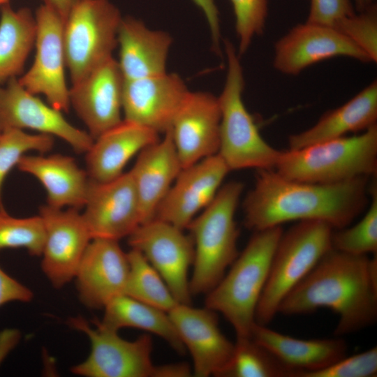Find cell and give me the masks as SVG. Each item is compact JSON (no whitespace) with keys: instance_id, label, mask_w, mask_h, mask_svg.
<instances>
[{"instance_id":"cell-1","label":"cell","mask_w":377,"mask_h":377,"mask_svg":"<svg viewBox=\"0 0 377 377\" xmlns=\"http://www.w3.org/2000/svg\"><path fill=\"white\" fill-rule=\"evenodd\" d=\"M369 177L317 184L288 179L274 169L256 170L243 202L244 224L254 232L289 221H320L348 226L369 204Z\"/></svg>"},{"instance_id":"cell-2","label":"cell","mask_w":377,"mask_h":377,"mask_svg":"<svg viewBox=\"0 0 377 377\" xmlns=\"http://www.w3.org/2000/svg\"><path fill=\"white\" fill-rule=\"evenodd\" d=\"M321 308L339 320L334 334H349L377 320V257L353 255L331 249L286 295L278 313L302 315Z\"/></svg>"},{"instance_id":"cell-3","label":"cell","mask_w":377,"mask_h":377,"mask_svg":"<svg viewBox=\"0 0 377 377\" xmlns=\"http://www.w3.org/2000/svg\"><path fill=\"white\" fill-rule=\"evenodd\" d=\"M283 232L281 226L254 232L228 273L207 293L205 306L222 313L237 338L250 337L272 256Z\"/></svg>"},{"instance_id":"cell-4","label":"cell","mask_w":377,"mask_h":377,"mask_svg":"<svg viewBox=\"0 0 377 377\" xmlns=\"http://www.w3.org/2000/svg\"><path fill=\"white\" fill-rule=\"evenodd\" d=\"M274 170L288 179L333 184L377 174V124L298 149L281 151Z\"/></svg>"},{"instance_id":"cell-5","label":"cell","mask_w":377,"mask_h":377,"mask_svg":"<svg viewBox=\"0 0 377 377\" xmlns=\"http://www.w3.org/2000/svg\"><path fill=\"white\" fill-rule=\"evenodd\" d=\"M243 190L244 184L237 181L221 186L187 227L194 244L193 270L189 279L191 295L208 293L239 253V230L235 215Z\"/></svg>"},{"instance_id":"cell-6","label":"cell","mask_w":377,"mask_h":377,"mask_svg":"<svg viewBox=\"0 0 377 377\" xmlns=\"http://www.w3.org/2000/svg\"><path fill=\"white\" fill-rule=\"evenodd\" d=\"M92 325L81 316L70 317L67 325L89 340L87 357L71 367L72 374L83 377H186L191 369L184 363L155 365L151 360L152 338L142 334L126 340L118 332L103 326L98 320Z\"/></svg>"},{"instance_id":"cell-7","label":"cell","mask_w":377,"mask_h":377,"mask_svg":"<svg viewBox=\"0 0 377 377\" xmlns=\"http://www.w3.org/2000/svg\"><path fill=\"white\" fill-rule=\"evenodd\" d=\"M223 44L228 69L218 97L221 109L218 154L230 171L274 169L281 150L272 147L260 135L243 102L244 79L240 56L230 40H225Z\"/></svg>"},{"instance_id":"cell-8","label":"cell","mask_w":377,"mask_h":377,"mask_svg":"<svg viewBox=\"0 0 377 377\" xmlns=\"http://www.w3.org/2000/svg\"><path fill=\"white\" fill-rule=\"evenodd\" d=\"M333 230L323 221H302L283 232L256 308L257 323L267 325L286 295L332 249Z\"/></svg>"},{"instance_id":"cell-9","label":"cell","mask_w":377,"mask_h":377,"mask_svg":"<svg viewBox=\"0 0 377 377\" xmlns=\"http://www.w3.org/2000/svg\"><path fill=\"white\" fill-rule=\"evenodd\" d=\"M121 19L110 0H80L72 8L63 29L66 65L72 84L112 57Z\"/></svg>"},{"instance_id":"cell-10","label":"cell","mask_w":377,"mask_h":377,"mask_svg":"<svg viewBox=\"0 0 377 377\" xmlns=\"http://www.w3.org/2000/svg\"><path fill=\"white\" fill-rule=\"evenodd\" d=\"M128 242L158 272L177 302L191 305L188 273L194 260L191 236L170 223L154 219L140 224L128 237Z\"/></svg>"},{"instance_id":"cell-11","label":"cell","mask_w":377,"mask_h":377,"mask_svg":"<svg viewBox=\"0 0 377 377\" xmlns=\"http://www.w3.org/2000/svg\"><path fill=\"white\" fill-rule=\"evenodd\" d=\"M35 17L34 60L30 68L17 78L18 82L29 92L45 96L54 109L68 112L71 105L65 75L64 22L56 12L43 4Z\"/></svg>"},{"instance_id":"cell-12","label":"cell","mask_w":377,"mask_h":377,"mask_svg":"<svg viewBox=\"0 0 377 377\" xmlns=\"http://www.w3.org/2000/svg\"><path fill=\"white\" fill-rule=\"evenodd\" d=\"M45 229L41 269L52 286L64 288L73 281L77 267L92 239L79 209L40 208Z\"/></svg>"},{"instance_id":"cell-13","label":"cell","mask_w":377,"mask_h":377,"mask_svg":"<svg viewBox=\"0 0 377 377\" xmlns=\"http://www.w3.org/2000/svg\"><path fill=\"white\" fill-rule=\"evenodd\" d=\"M82 213L92 239L119 241L142 223L139 200L128 172L105 182L89 180Z\"/></svg>"},{"instance_id":"cell-14","label":"cell","mask_w":377,"mask_h":377,"mask_svg":"<svg viewBox=\"0 0 377 377\" xmlns=\"http://www.w3.org/2000/svg\"><path fill=\"white\" fill-rule=\"evenodd\" d=\"M336 57L371 62L335 28L306 21L293 27L275 43L273 66L282 74L297 75L316 63Z\"/></svg>"},{"instance_id":"cell-15","label":"cell","mask_w":377,"mask_h":377,"mask_svg":"<svg viewBox=\"0 0 377 377\" xmlns=\"http://www.w3.org/2000/svg\"><path fill=\"white\" fill-rule=\"evenodd\" d=\"M9 128L31 129L59 138L77 153H86L94 140L88 132L69 123L61 111L25 89L17 77L0 87V133Z\"/></svg>"},{"instance_id":"cell-16","label":"cell","mask_w":377,"mask_h":377,"mask_svg":"<svg viewBox=\"0 0 377 377\" xmlns=\"http://www.w3.org/2000/svg\"><path fill=\"white\" fill-rule=\"evenodd\" d=\"M168 313L192 356L194 376L221 377L231 361L235 343L221 332L216 312L177 304Z\"/></svg>"},{"instance_id":"cell-17","label":"cell","mask_w":377,"mask_h":377,"mask_svg":"<svg viewBox=\"0 0 377 377\" xmlns=\"http://www.w3.org/2000/svg\"><path fill=\"white\" fill-rule=\"evenodd\" d=\"M229 172L219 154L182 168L154 219L182 230L187 228L195 215L214 199Z\"/></svg>"},{"instance_id":"cell-18","label":"cell","mask_w":377,"mask_h":377,"mask_svg":"<svg viewBox=\"0 0 377 377\" xmlns=\"http://www.w3.org/2000/svg\"><path fill=\"white\" fill-rule=\"evenodd\" d=\"M128 273V255L119 241L92 239L73 279L80 302L91 309H103L125 294Z\"/></svg>"},{"instance_id":"cell-19","label":"cell","mask_w":377,"mask_h":377,"mask_svg":"<svg viewBox=\"0 0 377 377\" xmlns=\"http://www.w3.org/2000/svg\"><path fill=\"white\" fill-rule=\"evenodd\" d=\"M189 90L177 73L124 80L122 96L124 119L158 133L170 129Z\"/></svg>"},{"instance_id":"cell-20","label":"cell","mask_w":377,"mask_h":377,"mask_svg":"<svg viewBox=\"0 0 377 377\" xmlns=\"http://www.w3.org/2000/svg\"><path fill=\"white\" fill-rule=\"evenodd\" d=\"M124 79L111 57L69 89L70 105L96 139L123 119Z\"/></svg>"},{"instance_id":"cell-21","label":"cell","mask_w":377,"mask_h":377,"mask_svg":"<svg viewBox=\"0 0 377 377\" xmlns=\"http://www.w3.org/2000/svg\"><path fill=\"white\" fill-rule=\"evenodd\" d=\"M220 122L218 97L189 91L170 129L182 168L218 154Z\"/></svg>"},{"instance_id":"cell-22","label":"cell","mask_w":377,"mask_h":377,"mask_svg":"<svg viewBox=\"0 0 377 377\" xmlns=\"http://www.w3.org/2000/svg\"><path fill=\"white\" fill-rule=\"evenodd\" d=\"M250 337L269 351L289 371L290 377H306L347 355L348 345L340 337L301 339L257 323Z\"/></svg>"},{"instance_id":"cell-23","label":"cell","mask_w":377,"mask_h":377,"mask_svg":"<svg viewBox=\"0 0 377 377\" xmlns=\"http://www.w3.org/2000/svg\"><path fill=\"white\" fill-rule=\"evenodd\" d=\"M182 169L170 129L163 138L138 154L129 172L139 200L142 223L154 219Z\"/></svg>"},{"instance_id":"cell-24","label":"cell","mask_w":377,"mask_h":377,"mask_svg":"<svg viewBox=\"0 0 377 377\" xmlns=\"http://www.w3.org/2000/svg\"><path fill=\"white\" fill-rule=\"evenodd\" d=\"M159 140L157 132L123 119L94 139L86 152L89 179L98 182L116 179L133 156Z\"/></svg>"},{"instance_id":"cell-25","label":"cell","mask_w":377,"mask_h":377,"mask_svg":"<svg viewBox=\"0 0 377 377\" xmlns=\"http://www.w3.org/2000/svg\"><path fill=\"white\" fill-rule=\"evenodd\" d=\"M171 36L163 31L151 30L132 17L122 18L117 45V61L124 80H131L166 73Z\"/></svg>"},{"instance_id":"cell-26","label":"cell","mask_w":377,"mask_h":377,"mask_svg":"<svg viewBox=\"0 0 377 377\" xmlns=\"http://www.w3.org/2000/svg\"><path fill=\"white\" fill-rule=\"evenodd\" d=\"M17 168L36 177L47 193V205L55 208L84 207L89 177L75 159L62 154L24 155Z\"/></svg>"},{"instance_id":"cell-27","label":"cell","mask_w":377,"mask_h":377,"mask_svg":"<svg viewBox=\"0 0 377 377\" xmlns=\"http://www.w3.org/2000/svg\"><path fill=\"white\" fill-rule=\"evenodd\" d=\"M377 82L374 80L341 106L325 112L311 127L291 135L288 149L364 131L377 124Z\"/></svg>"},{"instance_id":"cell-28","label":"cell","mask_w":377,"mask_h":377,"mask_svg":"<svg viewBox=\"0 0 377 377\" xmlns=\"http://www.w3.org/2000/svg\"><path fill=\"white\" fill-rule=\"evenodd\" d=\"M100 323L112 330L133 327L154 334L164 339L177 353L184 354L186 348L168 312L125 294L112 300L103 309Z\"/></svg>"},{"instance_id":"cell-29","label":"cell","mask_w":377,"mask_h":377,"mask_svg":"<svg viewBox=\"0 0 377 377\" xmlns=\"http://www.w3.org/2000/svg\"><path fill=\"white\" fill-rule=\"evenodd\" d=\"M36 35V17L29 8L15 10L9 3L1 6L0 86L22 73Z\"/></svg>"},{"instance_id":"cell-30","label":"cell","mask_w":377,"mask_h":377,"mask_svg":"<svg viewBox=\"0 0 377 377\" xmlns=\"http://www.w3.org/2000/svg\"><path fill=\"white\" fill-rule=\"evenodd\" d=\"M129 273L125 295L169 312L179 304L158 272L136 249L128 253Z\"/></svg>"},{"instance_id":"cell-31","label":"cell","mask_w":377,"mask_h":377,"mask_svg":"<svg viewBox=\"0 0 377 377\" xmlns=\"http://www.w3.org/2000/svg\"><path fill=\"white\" fill-rule=\"evenodd\" d=\"M221 377H290L289 371L251 337L237 338L231 361Z\"/></svg>"},{"instance_id":"cell-32","label":"cell","mask_w":377,"mask_h":377,"mask_svg":"<svg viewBox=\"0 0 377 377\" xmlns=\"http://www.w3.org/2000/svg\"><path fill=\"white\" fill-rule=\"evenodd\" d=\"M375 177L369 183L371 202L368 210L355 225L333 230L331 239L332 249L353 255L376 254L377 185Z\"/></svg>"},{"instance_id":"cell-33","label":"cell","mask_w":377,"mask_h":377,"mask_svg":"<svg viewBox=\"0 0 377 377\" xmlns=\"http://www.w3.org/2000/svg\"><path fill=\"white\" fill-rule=\"evenodd\" d=\"M45 240V229L40 215L19 218L0 208V251L25 249L33 256L40 257Z\"/></svg>"},{"instance_id":"cell-34","label":"cell","mask_w":377,"mask_h":377,"mask_svg":"<svg viewBox=\"0 0 377 377\" xmlns=\"http://www.w3.org/2000/svg\"><path fill=\"white\" fill-rule=\"evenodd\" d=\"M54 137L44 133L30 134L24 130L6 129L0 135V208H3L2 190L7 175L17 166L26 153L44 154L52 149Z\"/></svg>"},{"instance_id":"cell-35","label":"cell","mask_w":377,"mask_h":377,"mask_svg":"<svg viewBox=\"0 0 377 377\" xmlns=\"http://www.w3.org/2000/svg\"><path fill=\"white\" fill-rule=\"evenodd\" d=\"M363 51L371 62L377 61V7L374 4L339 22L334 27Z\"/></svg>"},{"instance_id":"cell-36","label":"cell","mask_w":377,"mask_h":377,"mask_svg":"<svg viewBox=\"0 0 377 377\" xmlns=\"http://www.w3.org/2000/svg\"><path fill=\"white\" fill-rule=\"evenodd\" d=\"M235 17L238 54H244L253 38L261 35L268 15V0H229Z\"/></svg>"},{"instance_id":"cell-37","label":"cell","mask_w":377,"mask_h":377,"mask_svg":"<svg viewBox=\"0 0 377 377\" xmlns=\"http://www.w3.org/2000/svg\"><path fill=\"white\" fill-rule=\"evenodd\" d=\"M377 376V347L350 357L306 377H374Z\"/></svg>"},{"instance_id":"cell-38","label":"cell","mask_w":377,"mask_h":377,"mask_svg":"<svg viewBox=\"0 0 377 377\" xmlns=\"http://www.w3.org/2000/svg\"><path fill=\"white\" fill-rule=\"evenodd\" d=\"M354 13L351 0H311L306 22L334 27Z\"/></svg>"},{"instance_id":"cell-39","label":"cell","mask_w":377,"mask_h":377,"mask_svg":"<svg viewBox=\"0 0 377 377\" xmlns=\"http://www.w3.org/2000/svg\"><path fill=\"white\" fill-rule=\"evenodd\" d=\"M32 290L13 278L0 267V307L10 302H30Z\"/></svg>"},{"instance_id":"cell-40","label":"cell","mask_w":377,"mask_h":377,"mask_svg":"<svg viewBox=\"0 0 377 377\" xmlns=\"http://www.w3.org/2000/svg\"><path fill=\"white\" fill-rule=\"evenodd\" d=\"M202 10L209 24L212 47L215 52L220 55L221 51V29L219 13L214 0H193Z\"/></svg>"},{"instance_id":"cell-41","label":"cell","mask_w":377,"mask_h":377,"mask_svg":"<svg viewBox=\"0 0 377 377\" xmlns=\"http://www.w3.org/2000/svg\"><path fill=\"white\" fill-rule=\"evenodd\" d=\"M22 333L16 328H6L0 331V366L12 350L18 345Z\"/></svg>"},{"instance_id":"cell-42","label":"cell","mask_w":377,"mask_h":377,"mask_svg":"<svg viewBox=\"0 0 377 377\" xmlns=\"http://www.w3.org/2000/svg\"><path fill=\"white\" fill-rule=\"evenodd\" d=\"M43 5H45L54 12L61 17L63 22L66 21L72 8L80 0H41Z\"/></svg>"},{"instance_id":"cell-43","label":"cell","mask_w":377,"mask_h":377,"mask_svg":"<svg viewBox=\"0 0 377 377\" xmlns=\"http://www.w3.org/2000/svg\"><path fill=\"white\" fill-rule=\"evenodd\" d=\"M358 12L367 9L376 3V0H353Z\"/></svg>"},{"instance_id":"cell-44","label":"cell","mask_w":377,"mask_h":377,"mask_svg":"<svg viewBox=\"0 0 377 377\" xmlns=\"http://www.w3.org/2000/svg\"><path fill=\"white\" fill-rule=\"evenodd\" d=\"M10 0H0V5L3 6L5 3H9Z\"/></svg>"},{"instance_id":"cell-45","label":"cell","mask_w":377,"mask_h":377,"mask_svg":"<svg viewBox=\"0 0 377 377\" xmlns=\"http://www.w3.org/2000/svg\"><path fill=\"white\" fill-rule=\"evenodd\" d=\"M1 6L0 5V8H1Z\"/></svg>"},{"instance_id":"cell-46","label":"cell","mask_w":377,"mask_h":377,"mask_svg":"<svg viewBox=\"0 0 377 377\" xmlns=\"http://www.w3.org/2000/svg\"><path fill=\"white\" fill-rule=\"evenodd\" d=\"M0 135H1V133H0Z\"/></svg>"}]
</instances>
